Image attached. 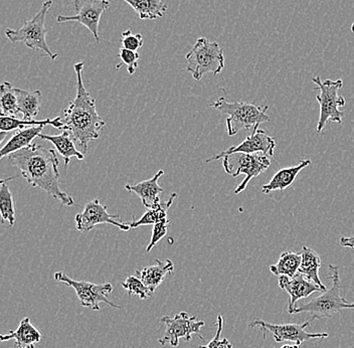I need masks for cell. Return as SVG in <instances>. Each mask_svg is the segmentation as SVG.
Here are the masks:
<instances>
[{
    "mask_svg": "<svg viewBox=\"0 0 354 348\" xmlns=\"http://www.w3.org/2000/svg\"><path fill=\"white\" fill-rule=\"evenodd\" d=\"M8 157V161L21 170L28 185L44 190L65 207L75 205L74 199L59 187V161L54 149L32 143Z\"/></svg>",
    "mask_w": 354,
    "mask_h": 348,
    "instance_id": "1",
    "label": "cell"
},
{
    "mask_svg": "<svg viewBox=\"0 0 354 348\" xmlns=\"http://www.w3.org/2000/svg\"><path fill=\"white\" fill-rule=\"evenodd\" d=\"M84 65L85 64L83 62H80L74 66L77 76V96L64 111L62 120L74 140L86 152L91 142L99 138L106 122L97 112L96 101L92 98L84 85Z\"/></svg>",
    "mask_w": 354,
    "mask_h": 348,
    "instance_id": "2",
    "label": "cell"
},
{
    "mask_svg": "<svg viewBox=\"0 0 354 348\" xmlns=\"http://www.w3.org/2000/svg\"><path fill=\"white\" fill-rule=\"evenodd\" d=\"M210 106L227 116L225 123L230 136H234L241 130L256 129L261 124L271 121L267 115L269 106L261 107L256 103L230 102L225 97H221Z\"/></svg>",
    "mask_w": 354,
    "mask_h": 348,
    "instance_id": "3",
    "label": "cell"
},
{
    "mask_svg": "<svg viewBox=\"0 0 354 348\" xmlns=\"http://www.w3.org/2000/svg\"><path fill=\"white\" fill-rule=\"evenodd\" d=\"M332 286L330 289L322 292V295L316 297L301 306H296L293 314L309 313L312 320L315 319H328L340 313L344 309H354V302H349L342 295V282H340L339 267L336 265L328 266Z\"/></svg>",
    "mask_w": 354,
    "mask_h": 348,
    "instance_id": "4",
    "label": "cell"
},
{
    "mask_svg": "<svg viewBox=\"0 0 354 348\" xmlns=\"http://www.w3.org/2000/svg\"><path fill=\"white\" fill-rule=\"evenodd\" d=\"M52 6L53 0H46L44 2L41 10L30 21H24L21 28H17V30H10V28L6 30V35L10 43L17 44L21 42L30 50L43 53L52 61H55L59 55L54 54L48 48V44L46 43V33H48V30H46L44 26L46 13Z\"/></svg>",
    "mask_w": 354,
    "mask_h": 348,
    "instance_id": "5",
    "label": "cell"
},
{
    "mask_svg": "<svg viewBox=\"0 0 354 348\" xmlns=\"http://www.w3.org/2000/svg\"><path fill=\"white\" fill-rule=\"evenodd\" d=\"M185 59L187 70L196 81H201L209 73L218 76L225 66V55L220 44L205 37H199Z\"/></svg>",
    "mask_w": 354,
    "mask_h": 348,
    "instance_id": "6",
    "label": "cell"
},
{
    "mask_svg": "<svg viewBox=\"0 0 354 348\" xmlns=\"http://www.w3.org/2000/svg\"><path fill=\"white\" fill-rule=\"evenodd\" d=\"M312 81L315 84V89L320 91V94L316 96V101L320 106L319 120L316 131L318 134H321L328 121L342 124L344 113L342 112L339 108L345 106L346 101L338 94L340 89L343 87L342 80H326L321 82V77L318 76L313 77Z\"/></svg>",
    "mask_w": 354,
    "mask_h": 348,
    "instance_id": "7",
    "label": "cell"
},
{
    "mask_svg": "<svg viewBox=\"0 0 354 348\" xmlns=\"http://www.w3.org/2000/svg\"><path fill=\"white\" fill-rule=\"evenodd\" d=\"M271 156L264 153H254V154H245V153H234L223 157V170L227 174L234 177L245 175V179L234 190V194H239L247 188L250 181L254 177L264 174L266 170L271 166Z\"/></svg>",
    "mask_w": 354,
    "mask_h": 348,
    "instance_id": "8",
    "label": "cell"
},
{
    "mask_svg": "<svg viewBox=\"0 0 354 348\" xmlns=\"http://www.w3.org/2000/svg\"><path fill=\"white\" fill-rule=\"evenodd\" d=\"M54 277L57 282L65 284L75 290L80 304L84 307L90 308L93 311H99L100 303H106L115 309H122L121 306L112 303V301L108 299V295L113 292L112 284H94L87 281H77L70 278L63 272L55 273Z\"/></svg>",
    "mask_w": 354,
    "mask_h": 348,
    "instance_id": "9",
    "label": "cell"
},
{
    "mask_svg": "<svg viewBox=\"0 0 354 348\" xmlns=\"http://www.w3.org/2000/svg\"><path fill=\"white\" fill-rule=\"evenodd\" d=\"M160 324L165 327V336L158 339V342L162 347L170 345L177 347L179 340H192V336L196 334L199 338L205 341L201 336V329L205 325V321L198 320L196 316H189L185 311L179 312L174 317L163 316L160 319Z\"/></svg>",
    "mask_w": 354,
    "mask_h": 348,
    "instance_id": "10",
    "label": "cell"
},
{
    "mask_svg": "<svg viewBox=\"0 0 354 348\" xmlns=\"http://www.w3.org/2000/svg\"><path fill=\"white\" fill-rule=\"evenodd\" d=\"M309 327L310 322H304L302 324H295V323L272 324L257 318L250 323V327L259 328L262 331L263 338H267V334L270 333L272 334L276 342L289 341V342H295L301 345L305 341L311 340V339L328 338V333H311L307 331V327L309 328Z\"/></svg>",
    "mask_w": 354,
    "mask_h": 348,
    "instance_id": "11",
    "label": "cell"
},
{
    "mask_svg": "<svg viewBox=\"0 0 354 348\" xmlns=\"http://www.w3.org/2000/svg\"><path fill=\"white\" fill-rule=\"evenodd\" d=\"M110 8L107 0H74V8L77 15L73 17L59 15L57 24L68 21H77L83 24L92 33L95 41L100 44L99 24L102 15Z\"/></svg>",
    "mask_w": 354,
    "mask_h": 348,
    "instance_id": "12",
    "label": "cell"
},
{
    "mask_svg": "<svg viewBox=\"0 0 354 348\" xmlns=\"http://www.w3.org/2000/svg\"><path fill=\"white\" fill-rule=\"evenodd\" d=\"M76 228L82 232H88L102 223L115 226L124 232L131 230L129 223L120 221L118 214H109L106 205H102L99 199H93L85 205L81 214H77L75 217Z\"/></svg>",
    "mask_w": 354,
    "mask_h": 348,
    "instance_id": "13",
    "label": "cell"
},
{
    "mask_svg": "<svg viewBox=\"0 0 354 348\" xmlns=\"http://www.w3.org/2000/svg\"><path fill=\"white\" fill-rule=\"evenodd\" d=\"M276 141L273 137L269 136L266 133V131L256 128L253 130V133L247 138L239 144L238 146H232L229 149L223 150L218 155H214L212 158L207 161V163L212 161H218V159L223 158L227 155L234 154V153H245V154H254V153H264L269 156H274V152H275Z\"/></svg>",
    "mask_w": 354,
    "mask_h": 348,
    "instance_id": "14",
    "label": "cell"
},
{
    "mask_svg": "<svg viewBox=\"0 0 354 348\" xmlns=\"http://www.w3.org/2000/svg\"><path fill=\"white\" fill-rule=\"evenodd\" d=\"M279 287L286 291L289 295V304H288V312L293 314L296 308V303L301 299L308 298L315 292H325L324 289L318 286L317 284L312 282L304 275L296 274L295 276H280L279 277Z\"/></svg>",
    "mask_w": 354,
    "mask_h": 348,
    "instance_id": "15",
    "label": "cell"
},
{
    "mask_svg": "<svg viewBox=\"0 0 354 348\" xmlns=\"http://www.w3.org/2000/svg\"><path fill=\"white\" fill-rule=\"evenodd\" d=\"M163 174L165 172L159 170L153 177L147 181H141L137 185H125V190L140 197L144 207L147 208L148 210L156 208L162 203L160 194L165 192V188L159 185L158 181Z\"/></svg>",
    "mask_w": 354,
    "mask_h": 348,
    "instance_id": "16",
    "label": "cell"
},
{
    "mask_svg": "<svg viewBox=\"0 0 354 348\" xmlns=\"http://www.w3.org/2000/svg\"><path fill=\"white\" fill-rule=\"evenodd\" d=\"M43 338L41 331L30 322L28 317L22 319L19 327L8 333H2L0 340L8 341L15 339L13 348H35V345Z\"/></svg>",
    "mask_w": 354,
    "mask_h": 348,
    "instance_id": "17",
    "label": "cell"
},
{
    "mask_svg": "<svg viewBox=\"0 0 354 348\" xmlns=\"http://www.w3.org/2000/svg\"><path fill=\"white\" fill-rule=\"evenodd\" d=\"M174 271V264L171 260H155L154 265L148 266L142 270H137L135 275L141 279L144 285L154 295L157 288L165 280L166 277Z\"/></svg>",
    "mask_w": 354,
    "mask_h": 348,
    "instance_id": "18",
    "label": "cell"
},
{
    "mask_svg": "<svg viewBox=\"0 0 354 348\" xmlns=\"http://www.w3.org/2000/svg\"><path fill=\"white\" fill-rule=\"evenodd\" d=\"M310 164H311V161L306 159V161H301L298 165L279 170L274 174L269 183L262 186L263 194H271L272 192H275L277 190L284 192L288 187L294 185L300 172L304 168L308 167Z\"/></svg>",
    "mask_w": 354,
    "mask_h": 348,
    "instance_id": "19",
    "label": "cell"
},
{
    "mask_svg": "<svg viewBox=\"0 0 354 348\" xmlns=\"http://www.w3.org/2000/svg\"><path fill=\"white\" fill-rule=\"evenodd\" d=\"M71 136L72 135H71L70 131H63V133L59 135H46L41 133L39 138L50 141V143L54 144L55 150L62 155L64 161H65L66 166H68L70 164L71 158H73V157H76L77 161H84V158H85L83 153L77 150Z\"/></svg>",
    "mask_w": 354,
    "mask_h": 348,
    "instance_id": "20",
    "label": "cell"
},
{
    "mask_svg": "<svg viewBox=\"0 0 354 348\" xmlns=\"http://www.w3.org/2000/svg\"><path fill=\"white\" fill-rule=\"evenodd\" d=\"M44 128V126H35L17 131L0 150V159L32 145L35 139L41 134Z\"/></svg>",
    "mask_w": 354,
    "mask_h": 348,
    "instance_id": "21",
    "label": "cell"
},
{
    "mask_svg": "<svg viewBox=\"0 0 354 348\" xmlns=\"http://www.w3.org/2000/svg\"><path fill=\"white\" fill-rule=\"evenodd\" d=\"M53 126L59 130L68 131L66 129V124L64 123L62 117H57L55 119H44L41 121H37V120H24L19 119L17 117L11 116H1L0 119V129L1 131H6L10 132L13 130H21L24 128L35 127V126Z\"/></svg>",
    "mask_w": 354,
    "mask_h": 348,
    "instance_id": "22",
    "label": "cell"
},
{
    "mask_svg": "<svg viewBox=\"0 0 354 348\" xmlns=\"http://www.w3.org/2000/svg\"><path fill=\"white\" fill-rule=\"evenodd\" d=\"M300 253L302 261H301V266L299 268L298 273L304 275L309 280L317 284L318 286H320L322 289L326 291V286L322 283L319 276V270L322 263H321L320 256L318 255V253L312 249V248L306 247V246L302 248Z\"/></svg>",
    "mask_w": 354,
    "mask_h": 348,
    "instance_id": "23",
    "label": "cell"
},
{
    "mask_svg": "<svg viewBox=\"0 0 354 348\" xmlns=\"http://www.w3.org/2000/svg\"><path fill=\"white\" fill-rule=\"evenodd\" d=\"M138 13L140 19L155 21L165 17L167 10L165 0H123Z\"/></svg>",
    "mask_w": 354,
    "mask_h": 348,
    "instance_id": "24",
    "label": "cell"
},
{
    "mask_svg": "<svg viewBox=\"0 0 354 348\" xmlns=\"http://www.w3.org/2000/svg\"><path fill=\"white\" fill-rule=\"evenodd\" d=\"M19 103V113L24 120H32L39 115L41 109V92L39 90L28 92L21 89L15 88Z\"/></svg>",
    "mask_w": 354,
    "mask_h": 348,
    "instance_id": "25",
    "label": "cell"
},
{
    "mask_svg": "<svg viewBox=\"0 0 354 348\" xmlns=\"http://www.w3.org/2000/svg\"><path fill=\"white\" fill-rule=\"evenodd\" d=\"M301 253H293L286 250L281 254L280 259L274 265L270 266V271L274 276H288L290 278L298 274L301 266Z\"/></svg>",
    "mask_w": 354,
    "mask_h": 348,
    "instance_id": "26",
    "label": "cell"
},
{
    "mask_svg": "<svg viewBox=\"0 0 354 348\" xmlns=\"http://www.w3.org/2000/svg\"><path fill=\"white\" fill-rule=\"evenodd\" d=\"M176 197V194H172L167 201L161 203L156 208H149L140 219L135 221V219L133 218L131 223H129L131 229H136V228L142 227V226L155 225V223L167 219L168 210L174 205Z\"/></svg>",
    "mask_w": 354,
    "mask_h": 348,
    "instance_id": "27",
    "label": "cell"
},
{
    "mask_svg": "<svg viewBox=\"0 0 354 348\" xmlns=\"http://www.w3.org/2000/svg\"><path fill=\"white\" fill-rule=\"evenodd\" d=\"M8 181H2L0 186V212L1 223H8V227H13L15 223V203L10 187L6 183Z\"/></svg>",
    "mask_w": 354,
    "mask_h": 348,
    "instance_id": "28",
    "label": "cell"
},
{
    "mask_svg": "<svg viewBox=\"0 0 354 348\" xmlns=\"http://www.w3.org/2000/svg\"><path fill=\"white\" fill-rule=\"evenodd\" d=\"M0 106L1 116L15 117L19 113L15 88L8 82H4L0 87Z\"/></svg>",
    "mask_w": 354,
    "mask_h": 348,
    "instance_id": "29",
    "label": "cell"
},
{
    "mask_svg": "<svg viewBox=\"0 0 354 348\" xmlns=\"http://www.w3.org/2000/svg\"><path fill=\"white\" fill-rule=\"evenodd\" d=\"M121 285L123 286L129 296H138L140 299H147L153 296V294L144 285L141 279L136 275L128 277L125 282L121 283Z\"/></svg>",
    "mask_w": 354,
    "mask_h": 348,
    "instance_id": "30",
    "label": "cell"
},
{
    "mask_svg": "<svg viewBox=\"0 0 354 348\" xmlns=\"http://www.w3.org/2000/svg\"><path fill=\"white\" fill-rule=\"evenodd\" d=\"M119 59H121V65L117 66V68H120V66L123 65L127 66V71L130 75H134L136 73L137 68H138V61L139 55L138 52H134V51L126 50V48H122L119 51L118 55Z\"/></svg>",
    "mask_w": 354,
    "mask_h": 348,
    "instance_id": "31",
    "label": "cell"
},
{
    "mask_svg": "<svg viewBox=\"0 0 354 348\" xmlns=\"http://www.w3.org/2000/svg\"><path fill=\"white\" fill-rule=\"evenodd\" d=\"M216 332L214 338L207 342V345H201L198 348H232L231 341L227 338H221V331L223 327V316L218 315L216 318Z\"/></svg>",
    "mask_w": 354,
    "mask_h": 348,
    "instance_id": "32",
    "label": "cell"
},
{
    "mask_svg": "<svg viewBox=\"0 0 354 348\" xmlns=\"http://www.w3.org/2000/svg\"><path fill=\"white\" fill-rule=\"evenodd\" d=\"M121 43L123 48L138 52L144 46V39L142 35L139 33L134 35L131 30H128L122 33Z\"/></svg>",
    "mask_w": 354,
    "mask_h": 348,
    "instance_id": "33",
    "label": "cell"
},
{
    "mask_svg": "<svg viewBox=\"0 0 354 348\" xmlns=\"http://www.w3.org/2000/svg\"><path fill=\"white\" fill-rule=\"evenodd\" d=\"M169 225L170 219H163V221L155 223L153 230H152L151 239H150L149 245L146 248V252L149 253L161 239L165 238L166 235H167Z\"/></svg>",
    "mask_w": 354,
    "mask_h": 348,
    "instance_id": "34",
    "label": "cell"
},
{
    "mask_svg": "<svg viewBox=\"0 0 354 348\" xmlns=\"http://www.w3.org/2000/svg\"><path fill=\"white\" fill-rule=\"evenodd\" d=\"M339 244L342 247L351 248V249H354V236L342 237V238H340Z\"/></svg>",
    "mask_w": 354,
    "mask_h": 348,
    "instance_id": "35",
    "label": "cell"
},
{
    "mask_svg": "<svg viewBox=\"0 0 354 348\" xmlns=\"http://www.w3.org/2000/svg\"><path fill=\"white\" fill-rule=\"evenodd\" d=\"M301 345H297V343H295V345H284L281 348H300ZM271 348H275V347H271Z\"/></svg>",
    "mask_w": 354,
    "mask_h": 348,
    "instance_id": "36",
    "label": "cell"
},
{
    "mask_svg": "<svg viewBox=\"0 0 354 348\" xmlns=\"http://www.w3.org/2000/svg\"><path fill=\"white\" fill-rule=\"evenodd\" d=\"M351 32L354 33V22L353 24V26H351Z\"/></svg>",
    "mask_w": 354,
    "mask_h": 348,
    "instance_id": "37",
    "label": "cell"
}]
</instances>
